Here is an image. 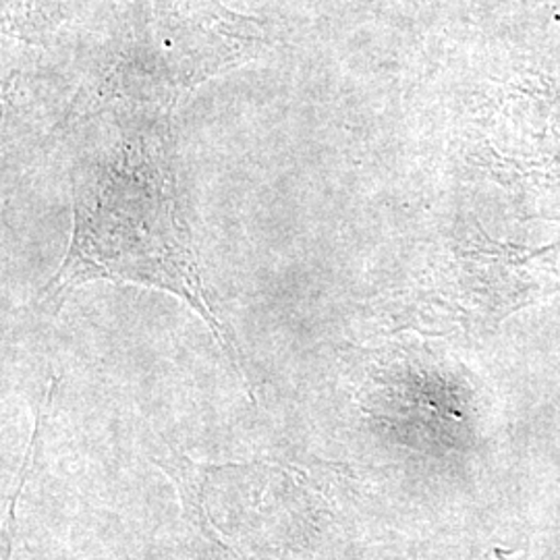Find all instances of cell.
Wrapping results in <instances>:
<instances>
[{"label": "cell", "instance_id": "1", "mask_svg": "<svg viewBox=\"0 0 560 560\" xmlns=\"http://www.w3.org/2000/svg\"><path fill=\"white\" fill-rule=\"evenodd\" d=\"M101 279L154 287L189 303L245 376L240 351L201 282L177 200L166 125H117L108 143L78 168L73 235L42 301L59 303L71 289Z\"/></svg>", "mask_w": 560, "mask_h": 560}, {"label": "cell", "instance_id": "2", "mask_svg": "<svg viewBox=\"0 0 560 560\" xmlns=\"http://www.w3.org/2000/svg\"><path fill=\"white\" fill-rule=\"evenodd\" d=\"M483 156L502 185L521 187L525 196L560 187V90H504L488 117Z\"/></svg>", "mask_w": 560, "mask_h": 560}, {"label": "cell", "instance_id": "3", "mask_svg": "<svg viewBox=\"0 0 560 560\" xmlns=\"http://www.w3.org/2000/svg\"><path fill=\"white\" fill-rule=\"evenodd\" d=\"M548 4H550V7H552V9H557V11H559V15H560V0H548Z\"/></svg>", "mask_w": 560, "mask_h": 560}]
</instances>
